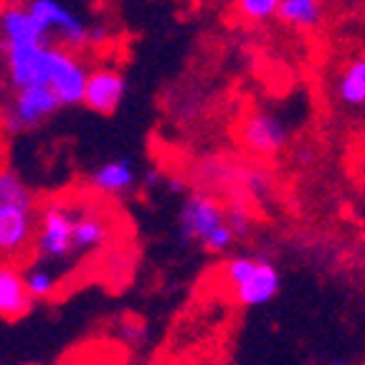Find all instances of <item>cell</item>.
<instances>
[{
	"label": "cell",
	"mask_w": 365,
	"mask_h": 365,
	"mask_svg": "<svg viewBox=\"0 0 365 365\" xmlns=\"http://www.w3.org/2000/svg\"><path fill=\"white\" fill-rule=\"evenodd\" d=\"M38 231V211L31 188L13 170H0V254L16 259L29 251Z\"/></svg>",
	"instance_id": "1"
},
{
	"label": "cell",
	"mask_w": 365,
	"mask_h": 365,
	"mask_svg": "<svg viewBox=\"0 0 365 365\" xmlns=\"http://www.w3.org/2000/svg\"><path fill=\"white\" fill-rule=\"evenodd\" d=\"M178 221H180L182 239L200 244L208 254H223L236 241L226 208L208 193H193L190 198H185Z\"/></svg>",
	"instance_id": "2"
},
{
	"label": "cell",
	"mask_w": 365,
	"mask_h": 365,
	"mask_svg": "<svg viewBox=\"0 0 365 365\" xmlns=\"http://www.w3.org/2000/svg\"><path fill=\"white\" fill-rule=\"evenodd\" d=\"M228 289L244 307L269 304L282 289V277L272 262L259 257H231L221 267Z\"/></svg>",
	"instance_id": "3"
},
{
	"label": "cell",
	"mask_w": 365,
	"mask_h": 365,
	"mask_svg": "<svg viewBox=\"0 0 365 365\" xmlns=\"http://www.w3.org/2000/svg\"><path fill=\"white\" fill-rule=\"evenodd\" d=\"M79 216V205L51 200L38 213V231H36V254L41 262L58 264L74 257V226Z\"/></svg>",
	"instance_id": "4"
},
{
	"label": "cell",
	"mask_w": 365,
	"mask_h": 365,
	"mask_svg": "<svg viewBox=\"0 0 365 365\" xmlns=\"http://www.w3.org/2000/svg\"><path fill=\"white\" fill-rule=\"evenodd\" d=\"M61 99L48 84H31L13 89V97L8 107L3 109V127L8 132H23L34 130V127L43 125L51 114L61 109Z\"/></svg>",
	"instance_id": "5"
},
{
	"label": "cell",
	"mask_w": 365,
	"mask_h": 365,
	"mask_svg": "<svg viewBox=\"0 0 365 365\" xmlns=\"http://www.w3.org/2000/svg\"><path fill=\"white\" fill-rule=\"evenodd\" d=\"M53 61V41L48 43L6 46V79L11 89L31 84H48Z\"/></svg>",
	"instance_id": "6"
},
{
	"label": "cell",
	"mask_w": 365,
	"mask_h": 365,
	"mask_svg": "<svg viewBox=\"0 0 365 365\" xmlns=\"http://www.w3.org/2000/svg\"><path fill=\"white\" fill-rule=\"evenodd\" d=\"M289 127L277 112L269 109H254L241 120L239 125V143L246 153L257 158H274L287 148Z\"/></svg>",
	"instance_id": "7"
},
{
	"label": "cell",
	"mask_w": 365,
	"mask_h": 365,
	"mask_svg": "<svg viewBox=\"0 0 365 365\" xmlns=\"http://www.w3.org/2000/svg\"><path fill=\"white\" fill-rule=\"evenodd\" d=\"M26 6L38 16L51 41L58 38L61 46H68L74 51L89 46V26L74 11H68V6H63L61 0H29Z\"/></svg>",
	"instance_id": "8"
},
{
	"label": "cell",
	"mask_w": 365,
	"mask_h": 365,
	"mask_svg": "<svg viewBox=\"0 0 365 365\" xmlns=\"http://www.w3.org/2000/svg\"><path fill=\"white\" fill-rule=\"evenodd\" d=\"M86 76H89V68L76 56L74 48L53 43V61H51V79H48V86H53V91L58 94L63 107L84 102Z\"/></svg>",
	"instance_id": "9"
},
{
	"label": "cell",
	"mask_w": 365,
	"mask_h": 365,
	"mask_svg": "<svg viewBox=\"0 0 365 365\" xmlns=\"http://www.w3.org/2000/svg\"><path fill=\"white\" fill-rule=\"evenodd\" d=\"M127 94V81L122 71L109 66L91 68L86 76V89H84V107L97 114H114L120 109L122 99Z\"/></svg>",
	"instance_id": "10"
},
{
	"label": "cell",
	"mask_w": 365,
	"mask_h": 365,
	"mask_svg": "<svg viewBox=\"0 0 365 365\" xmlns=\"http://www.w3.org/2000/svg\"><path fill=\"white\" fill-rule=\"evenodd\" d=\"M34 297L26 287V274L18 264L0 262V319L16 322L34 307Z\"/></svg>",
	"instance_id": "11"
},
{
	"label": "cell",
	"mask_w": 365,
	"mask_h": 365,
	"mask_svg": "<svg viewBox=\"0 0 365 365\" xmlns=\"http://www.w3.org/2000/svg\"><path fill=\"white\" fill-rule=\"evenodd\" d=\"M0 31L6 46H21V43H48L51 36L46 31V26L38 21L29 6H18V3H8L0 11Z\"/></svg>",
	"instance_id": "12"
},
{
	"label": "cell",
	"mask_w": 365,
	"mask_h": 365,
	"mask_svg": "<svg viewBox=\"0 0 365 365\" xmlns=\"http://www.w3.org/2000/svg\"><path fill=\"white\" fill-rule=\"evenodd\" d=\"M137 185V170L130 158H114L94 168L89 175V188L99 195H125Z\"/></svg>",
	"instance_id": "13"
},
{
	"label": "cell",
	"mask_w": 365,
	"mask_h": 365,
	"mask_svg": "<svg viewBox=\"0 0 365 365\" xmlns=\"http://www.w3.org/2000/svg\"><path fill=\"white\" fill-rule=\"evenodd\" d=\"M109 218L97 208H79L74 226V251L76 254H89L94 249H102L109 239Z\"/></svg>",
	"instance_id": "14"
},
{
	"label": "cell",
	"mask_w": 365,
	"mask_h": 365,
	"mask_svg": "<svg viewBox=\"0 0 365 365\" xmlns=\"http://www.w3.org/2000/svg\"><path fill=\"white\" fill-rule=\"evenodd\" d=\"M335 97L345 107H365V53L345 63L335 79Z\"/></svg>",
	"instance_id": "15"
},
{
	"label": "cell",
	"mask_w": 365,
	"mask_h": 365,
	"mask_svg": "<svg viewBox=\"0 0 365 365\" xmlns=\"http://www.w3.org/2000/svg\"><path fill=\"white\" fill-rule=\"evenodd\" d=\"M322 16H325L322 0H279V11H277V18L294 31L317 29Z\"/></svg>",
	"instance_id": "16"
},
{
	"label": "cell",
	"mask_w": 365,
	"mask_h": 365,
	"mask_svg": "<svg viewBox=\"0 0 365 365\" xmlns=\"http://www.w3.org/2000/svg\"><path fill=\"white\" fill-rule=\"evenodd\" d=\"M23 274H26V287H29L34 299H48V297L56 294L58 277L51 267H46V264H34V267H29Z\"/></svg>",
	"instance_id": "17"
},
{
	"label": "cell",
	"mask_w": 365,
	"mask_h": 365,
	"mask_svg": "<svg viewBox=\"0 0 365 365\" xmlns=\"http://www.w3.org/2000/svg\"><path fill=\"white\" fill-rule=\"evenodd\" d=\"M234 8L244 21L262 23L277 16L279 11V0H234Z\"/></svg>",
	"instance_id": "18"
},
{
	"label": "cell",
	"mask_w": 365,
	"mask_h": 365,
	"mask_svg": "<svg viewBox=\"0 0 365 365\" xmlns=\"http://www.w3.org/2000/svg\"><path fill=\"white\" fill-rule=\"evenodd\" d=\"M272 178L267 175L264 170H251L244 175V190L249 195H254V198H267L269 193H272Z\"/></svg>",
	"instance_id": "19"
},
{
	"label": "cell",
	"mask_w": 365,
	"mask_h": 365,
	"mask_svg": "<svg viewBox=\"0 0 365 365\" xmlns=\"http://www.w3.org/2000/svg\"><path fill=\"white\" fill-rule=\"evenodd\" d=\"M226 216H228V223H231V228H234L236 239H241V236L249 234L251 218H249V213H246V208H241V205H234V208H228V211H226Z\"/></svg>",
	"instance_id": "20"
},
{
	"label": "cell",
	"mask_w": 365,
	"mask_h": 365,
	"mask_svg": "<svg viewBox=\"0 0 365 365\" xmlns=\"http://www.w3.org/2000/svg\"><path fill=\"white\" fill-rule=\"evenodd\" d=\"M107 38H109L107 26H89V43L102 46V43H107Z\"/></svg>",
	"instance_id": "21"
},
{
	"label": "cell",
	"mask_w": 365,
	"mask_h": 365,
	"mask_svg": "<svg viewBox=\"0 0 365 365\" xmlns=\"http://www.w3.org/2000/svg\"><path fill=\"white\" fill-rule=\"evenodd\" d=\"M0 51H6V38H3V31H0Z\"/></svg>",
	"instance_id": "22"
},
{
	"label": "cell",
	"mask_w": 365,
	"mask_h": 365,
	"mask_svg": "<svg viewBox=\"0 0 365 365\" xmlns=\"http://www.w3.org/2000/svg\"><path fill=\"white\" fill-rule=\"evenodd\" d=\"M327 365H345V360H332V363H327Z\"/></svg>",
	"instance_id": "23"
},
{
	"label": "cell",
	"mask_w": 365,
	"mask_h": 365,
	"mask_svg": "<svg viewBox=\"0 0 365 365\" xmlns=\"http://www.w3.org/2000/svg\"><path fill=\"white\" fill-rule=\"evenodd\" d=\"M6 3H18V0H6Z\"/></svg>",
	"instance_id": "24"
}]
</instances>
